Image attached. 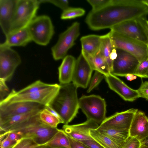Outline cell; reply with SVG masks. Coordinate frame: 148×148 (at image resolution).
Segmentation results:
<instances>
[{"label": "cell", "mask_w": 148, "mask_h": 148, "mask_svg": "<svg viewBox=\"0 0 148 148\" xmlns=\"http://www.w3.org/2000/svg\"><path fill=\"white\" fill-rule=\"evenodd\" d=\"M89 148H104L94 139L80 141Z\"/></svg>", "instance_id": "40"}, {"label": "cell", "mask_w": 148, "mask_h": 148, "mask_svg": "<svg viewBox=\"0 0 148 148\" xmlns=\"http://www.w3.org/2000/svg\"><path fill=\"white\" fill-rule=\"evenodd\" d=\"M38 145L31 138H22L18 141L11 148H34Z\"/></svg>", "instance_id": "33"}, {"label": "cell", "mask_w": 148, "mask_h": 148, "mask_svg": "<svg viewBox=\"0 0 148 148\" xmlns=\"http://www.w3.org/2000/svg\"><path fill=\"white\" fill-rule=\"evenodd\" d=\"M148 73V54L147 58L139 62L134 75L141 78H146Z\"/></svg>", "instance_id": "32"}, {"label": "cell", "mask_w": 148, "mask_h": 148, "mask_svg": "<svg viewBox=\"0 0 148 148\" xmlns=\"http://www.w3.org/2000/svg\"><path fill=\"white\" fill-rule=\"evenodd\" d=\"M39 116L43 123L52 128H57L58 125L61 123L60 121L45 107L40 112Z\"/></svg>", "instance_id": "29"}, {"label": "cell", "mask_w": 148, "mask_h": 148, "mask_svg": "<svg viewBox=\"0 0 148 148\" xmlns=\"http://www.w3.org/2000/svg\"><path fill=\"white\" fill-rule=\"evenodd\" d=\"M130 136L140 141L148 136V118L144 112L138 110L129 130Z\"/></svg>", "instance_id": "18"}, {"label": "cell", "mask_w": 148, "mask_h": 148, "mask_svg": "<svg viewBox=\"0 0 148 148\" xmlns=\"http://www.w3.org/2000/svg\"><path fill=\"white\" fill-rule=\"evenodd\" d=\"M39 1L40 3H52L63 11L69 7V1L67 0H40Z\"/></svg>", "instance_id": "36"}, {"label": "cell", "mask_w": 148, "mask_h": 148, "mask_svg": "<svg viewBox=\"0 0 148 148\" xmlns=\"http://www.w3.org/2000/svg\"><path fill=\"white\" fill-rule=\"evenodd\" d=\"M101 43L100 51L109 66L111 73L113 61L117 56L116 49L112 41L109 33L101 36Z\"/></svg>", "instance_id": "23"}, {"label": "cell", "mask_w": 148, "mask_h": 148, "mask_svg": "<svg viewBox=\"0 0 148 148\" xmlns=\"http://www.w3.org/2000/svg\"><path fill=\"white\" fill-rule=\"evenodd\" d=\"M138 110L131 108L117 112L105 119L100 126L121 130H129L134 116Z\"/></svg>", "instance_id": "14"}, {"label": "cell", "mask_w": 148, "mask_h": 148, "mask_svg": "<svg viewBox=\"0 0 148 148\" xmlns=\"http://www.w3.org/2000/svg\"><path fill=\"white\" fill-rule=\"evenodd\" d=\"M141 145L148 147V136L140 141Z\"/></svg>", "instance_id": "47"}, {"label": "cell", "mask_w": 148, "mask_h": 148, "mask_svg": "<svg viewBox=\"0 0 148 148\" xmlns=\"http://www.w3.org/2000/svg\"><path fill=\"white\" fill-rule=\"evenodd\" d=\"M34 148H66L65 147L56 148L50 146L46 145H38Z\"/></svg>", "instance_id": "48"}, {"label": "cell", "mask_w": 148, "mask_h": 148, "mask_svg": "<svg viewBox=\"0 0 148 148\" xmlns=\"http://www.w3.org/2000/svg\"><path fill=\"white\" fill-rule=\"evenodd\" d=\"M76 59L71 55L66 56L58 68L60 85L69 84L72 81Z\"/></svg>", "instance_id": "21"}, {"label": "cell", "mask_w": 148, "mask_h": 148, "mask_svg": "<svg viewBox=\"0 0 148 148\" xmlns=\"http://www.w3.org/2000/svg\"><path fill=\"white\" fill-rule=\"evenodd\" d=\"M90 135L104 148H122V147L108 136L101 133L96 129L90 131Z\"/></svg>", "instance_id": "27"}, {"label": "cell", "mask_w": 148, "mask_h": 148, "mask_svg": "<svg viewBox=\"0 0 148 148\" xmlns=\"http://www.w3.org/2000/svg\"><path fill=\"white\" fill-rule=\"evenodd\" d=\"M86 146V145H85ZM86 147L87 148H89V147H87L86 146Z\"/></svg>", "instance_id": "53"}, {"label": "cell", "mask_w": 148, "mask_h": 148, "mask_svg": "<svg viewBox=\"0 0 148 148\" xmlns=\"http://www.w3.org/2000/svg\"><path fill=\"white\" fill-rule=\"evenodd\" d=\"M110 29V31L138 41L148 46L147 36L138 19L125 21Z\"/></svg>", "instance_id": "12"}, {"label": "cell", "mask_w": 148, "mask_h": 148, "mask_svg": "<svg viewBox=\"0 0 148 148\" xmlns=\"http://www.w3.org/2000/svg\"><path fill=\"white\" fill-rule=\"evenodd\" d=\"M137 90L140 97L148 100V81L142 82Z\"/></svg>", "instance_id": "39"}, {"label": "cell", "mask_w": 148, "mask_h": 148, "mask_svg": "<svg viewBox=\"0 0 148 148\" xmlns=\"http://www.w3.org/2000/svg\"><path fill=\"white\" fill-rule=\"evenodd\" d=\"M93 70L82 53L76 59L72 77L73 83L77 88H86Z\"/></svg>", "instance_id": "13"}, {"label": "cell", "mask_w": 148, "mask_h": 148, "mask_svg": "<svg viewBox=\"0 0 148 148\" xmlns=\"http://www.w3.org/2000/svg\"><path fill=\"white\" fill-rule=\"evenodd\" d=\"M99 125L94 121L87 120L79 124L68 125H64L62 130L70 137L80 141L93 140L89 133L90 131L96 129Z\"/></svg>", "instance_id": "16"}, {"label": "cell", "mask_w": 148, "mask_h": 148, "mask_svg": "<svg viewBox=\"0 0 148 148\" xmlns=\"http://www.w3.org/2000/svg\"><path fill=\"white\" fill-rule=\"evenodd\" d=\"M45 106L33 102H21L0 105V120L28 113L34 110H42Z\"/></svg>", "instance_id": "15"}, {"label": "cell", "mask_w": 148, "mask_h": 148, "mask_svg": "<svg viewBox=\"0 0 148 148\" xmlns=\"http://www.w3.org/2000/svg\"><path fill=\"white\" fill-rule=\"evenodd\" d=\"M5 37V40L3 44L11 47H24L32 41L27 27L10 32Z\"/></svg>", "instance_id": "20"}, {"label": "cell", "mask_w": 148, "mask_h": 148, "mask_svg": "<svg viewBox=\"0 0 148 148\" xmlns=\"http://www.w3.org/2000/svg\"><path fill=\"white\" fill-rule=\"evenodd\" d=\"M16 142L12 141L6 137L0 141V148H11Z\"/></svg>", "instance_id": "42"}, {"label": "cell", "mask_w": 148, "mask_h": 148, "mask_svg": "<svg viewBox=\"0 0 148 148\" xmlns=\"http://www.w3.org/2000/svg\"><path fill=\"white\" fill-rule=\"evenodd\" d=\"M104 77L105 76L103 74L98 71H95L94 75L91 80L89 87L87 91V92H90L96 87Z\"/></svg>", "instance_id": "34"}, {"label": "cell", "mask_w": 148, "mask_h": 148, "mask_svg": "<svg viewBox=\"0 0 148 148\" xmlns=\"http://www.w3.org/2000/svg\"><path fill=\"white\" fill-rule=\"evenodd\" d=\"M67 136L69 140L71 148H87L80 141Z\"/></svg>", "instance_id": "41"}, {"label": "cell", "mask_w": 148, "mask_h": 148, "mask_svg": "<svg viewBox=\"0 0 148 148\" xmlns=\"http://www.w3.org/2000/svg\"><path fill=\"white\" fill-rule=\"evenodd\" d=\"M148 7L139 0H112L108 5L99 10H91L85 22L93 30L112 27L127 21L145 18Z\"/></svg>", "instance_id": "1"}, {"label": "cell", "mask_w": 148, "mask_h": 148, "mask_svg": "<svg viewBox=\"0 0 148 148\" xmlns=\"http://www.w3.org/2000/svg\"><path fill=\"white\" fill-rule=\"evenodd\" d=\"M21 60L18 53L11 47L0 44V78L6 82L11 79Z\"/></svg>", "instance_id": "10"}, {"label": "cell", "mask_w": 148, "mask_h": 148, "mask_svg": "<svg viewBox=\"0 0 148 148\" xmlns=\"http://www.w3.org/2000/svg\"><path fill=\"white\" fill-rule=\"evenodd\" d=\"M79 108L87 120H92L100 125L106 118V102L99 96L83 95L79 99Z\"/></svg>", "instance_id": "7"}, {"label": "cell", "mask_w": 148, "mask_h": 148, "mask_svg": "<svg viewBox=\"0 0 148 148\" xmlns=\"http://www.w3.org/2000/svg\"><path fill=\"white\" fill-rule=\"evenodd\" d=\"M96 130L112 139L122 147L130 136L129 130H119L103 127L99 125Z\"/></svg>", "instance_id": "26"}, {"label": "cell", "mask_w": 148, "mask_h": 148, "mask_svg": "<svg viewBox=\"0 0 148 148\" xmlns=\"http://www.w3.org/2000/svg\"><path fill=\"white\" fill-rule=\"evenodd\" d=\"M17 0H0V25L5 36L10 32Z\"/></svg>", "instance_id": "19"}, {"label": "cell", "mask_w": 148, "mask_h": 148, "mask_svg": "<svg viewBox=\"0 0 148 148\" xmlns=\"http://www.w3.org/2000/svg\"><path fill=\"white\" fill-rule=\"evenodd\" d=\"M53 115L57 118L60 121L61 123H64L63 121L58 113L52 107L51 105L45 106Z\"/></svg>", "instance_id": "45"}, {"label": "cell", "mask_w": 148, "mask_h": 148, "mask_svg": "<svg viewBox=\"0 0 148 148\" xmlns=\"http://www.w3.org/2000/svg\"><path fill=\"white\" fill-rule=\"evenodd\" d=\"M142 1L148 7V0H143Z\"/></svg>", "instance_id": "49"}, {"label": "cell", "mask_w": 148, "mask_h": 148, "mask_svg": "<svg viewBox=\"0 0 148 148\" xmlns=\"http://www.w3.org/2000/svg\"><path fill=\"white\" fill-rule=\"evenodd\" d=\"M60 87L57 84L51 85L37 92L26 94H18L13 89L7 96L0 102V105L15 102H29L40 103L45 106L51 105Z\"/></svg>", "instance_id": "4"}, {"label": "cell", "mask_w": 148, "mask_h": 148, "mask_svg": "<svg viewBox=\"0 0 148 148\" xmlns=\"http://www.w3.org/2000/svg\"><path fill=\"white\" fill-rule=\"evenodd\" d=\"M104 77L110 88L124 100L133 101L140 97L137 90L130 88L116 76L110 73Z\"/></svg>", "instance_id": "17"}, {"label": "cell", "mask_w": 148, "mask_h": 148, "mask_svg": "<svg viewBox=\"0 0 148 148\" xmlns=\"http://www.w3.org/2000/svg\"><path fill=\"white\" fill-rule=\"evenodd\" d=\"M127 80L132 81L136 79L137 78V76L136 75L131 74H128L125 76Z\"/></svg>", "instance_id": "46"}, {"label": "cell", "mask_w": 148, "mask_h": 148, "mask_svg": "<svg viewBox=\"0 0 148 148\" xmlns=\"http://www.w3.org/2000/svg\"><path fill=\"white\" fill-rule=\"evenodd\" d=\"M44 83L40 80L36 81L26 87L16 92L18 94H26L33 93L43 89L51 85Z\"/></svg>", "instance_id": "30"}, {"label": "cell", "mask_w": 148, "mask_h": 148, "mask_svg": "<svg viewBox=\"0 0 148 148\" xmlns=\"http://www.w3.org/2000/svg\"><path fill=\"white\" fill-rule=\"evenodd\" d=\"M27 28L32 41L40 45L48 44L54 33L51 19L45 15L36 16Z\"/></svg>", "instance_id": "6"}, {"label": "cell", "mask_w": 148, "mask_h": 148, "mask_svg": "<svg viewBox=\"0 0 148 148\" xmlns=\"http://www.w3.org/2000/svg\"><path fill=\"white\" fill-rule=\"evenodd\" d=\"M40 3L39 0H17L9 33L27 27L36 16Z\"/></svg>", "instance_id": "5"}, {"label": "cell", "mask_w": 148, "mask_h": 148, "mask_svg": "<svg viewBox=\"0 0 148 148\" xmlns=\"http://www.w3.org/2000/svg\"><path fill=\"white\" fill-rule=\"evenodd\" d=\"M77 88L73 83L60 85L51 105L59 115L64 125H68L78 113L79 108Z\"/></svg>", "instance_id": "2"}, {"label": "cell", "mask_w": 148, "mask_h": 148, "mask_svg": "<svg viewBox=\"0 0 148 148\" xmlns=\"http://www.w3.org/2000/svg\"><path fill=\"white\" fill-rule=\"evenodd\" d=\"M146 20L145 18H141L138 19L139 23L143 28L147 36L148 40V28L147 25Z\"/></svg>", "instance_id": "44"}, {"label": "cell", "mask_w": 148, "mask_h": 148, "mask_svg": "<svg viewBox=\"0 0 148 148\" xmlns=\"http://www.w3.org/2000/svg\"><path fill=\"white\" fill-rule=\"evenodd\" d=\"M80 34V24L73 23L59 36L56 43L51 50L53 58L56 60L63 59L68 50L75 44V42Z\"/></svg>", "instance_id": "8"}, {"label": "cell", "mask_w": 148, "mask_h": 148, "mask_svg": "<svg viewBox=\"0 0 148 148\" xmlns=\"http://www.w3.org/2000/svg\"><path fill=\"white\" fill-rule=\"evenodd\" d=\"M7 135L8 138L11 141L16 142L22 138L21 136L17 133L11 131H8Z\"/></svg>", "instance_id": "43"}, {"label": "cell", "mask_w": 148, "mask_h": 148, "mask_svg": "<svg viewBox=\"0 0 148 148\" xmlns=\"http://www.w3.org/2000/svg\"><path fill=\"white\" fill-rule=\"evenodd\" d=\"M140 141L136 138L129 136L123 144L122 148H140Z\"/></svg>", "instance_id": "37"}, {"label": "cell", "mask_w": 148, "mask_h": 148, "mask_svg": "<svg viewBox=\"0 0 148 148\" xmlns=\"http://www.w3.org/2000/svg\"><path fill=\"white\" fill-rule=\"evenodd\" d=\"M117 56L113 61L111 73L123 77L134 75L139 62L134 56L124 50L116 49Z\"/></svg>", "instance_id": "11"}, {"label": "cell", "mask_w": 148, "mask_h": 148, "mask_svg": "<svg viewBox=\"0 0 148 148\" xmlns=\"http://www.w3.org/2000/svg\"><path fill=\"white\" fill-rule=\"evenodd\" d=\"M6 82L5 80L0 78V102L2 101L10 93Z\"/></svg>", "instance_id": "38"}, {"label": "cell", "mask_w": 148, "mask_h": 148, "mask_svg": "<svg viewBox=\"0 0 148 148\" xmlns=\"http://www.w3.org/2000/svg\"><path fill=\"white\" fill-rule=\"evenodd\" d=\"M140 148H148V147L141 145L140 147Z\"/></svg>", "instance_id": "50"}, {"label": "cell", "mask_w": 148, "mask_h": 148, "mask_svg": "<svg viewBox=\"0 0 148 148\" xmlns=\"http://www.w3.org/2000/svg\"><path fill=\"white\" fill-rule=\"evenodd\" d=\"M110 37L116 49L125 51L136 57L139 62L148 56V45L142 42L110 31Z\"/></svg>", "instance_id": "9"}, {"label": "cell", "mask_w": 148, "mask_h": 148, "mask_svg": "<svg viewBox=\"0 0 148 148\" xmlns=\"http://www.w3.org/2000/svg\"><path fill=\"white\" fill-rule=\"evenodd\" d=\"M42 110H37L0 120L1 133L7 132L12 127L38 115Z\"/></svg>", "instance_id": "24"}, {"label": "cell", "mask_w": 148, "mask_h": 148, "mask_svg": "<svg viewBox=\"0 0 148 148\" xmlns=\"http://www.w3.org/2000/svg\"><path fill=\"white\" fill-rule=\"evenodd\" d=\"M45 145L56 148H71L67 134L61 129H59L58 132Z\"/></svg>", "instance_id": "28"}, {"label": "cell", "mask_w": 148, "mask_h": 148, "mask_svg": "<svg viewBox=\"0 0 148 148\" xmlns=\"http://www.w3.org/2000/svg\"><path fill=\"white\" fill-rule=\"evenodd\" d=\"M40 120L39 114L11 128L8 131L16 132L22 138L32 139L38 145L45 144L58 132Z\"/></svg>", "instance_id": "3"}, {"label": "cell", "mask_w": 148, "mask_h": 148, "mask_svg": "<svg viewBox=\"0 0 148 148\" xmlns=\"http://www.w3.org/2000/svg\"><path fill=\"white\" fill-rule=\"evenodd\" d=\"M146 22L147 24V26L148 28V20H146Z\"/></svg>", "instance_id": "51"}, {"label": "cell", "mask_w": 148, "mask_h": 148, "mask_svg": "<svg viewBox=\"0 0 148 148\" xmlns=\"http://www.w3.org/2000/svg\"><path fill=\"white\" fill-rule=\"evenodd\" d=\"M146 78H148V73L147 74V75Z\"/></svg>", "instance_id": "52"}, {"label": "cell", "mask_w": 148, "mask_h": 148, "mask_svg": "<svg viewBox=\"0 0 148 148\" xmlns=\"http://www.w3.org/2000/svg\"><path fill=\"white\" fill-rule=\"evenodd\" d=\"M112 0H87V2L92 7V11H96L101 9L109 4Z\"/></svg>", "instance_id": "35"}, {"label": "cell", "mask_w": 148, "mask_h": 148, "mask_svg": "<svg viewBox=\"0 0 148 148\" xmlns=\"http://www.w3.org/2000/svg\"><path fill=\"white\" fill-rule=\"evenodd\" d=\"M85 13V10L82 8L69 7L63 11L60 18L63 20L73 19L81 16Z\"/></svg>", "instance_id": "31"}, {"label": "cell", "mask_w": 148, "mask_h": 148, "mask_svg": "<svg viewBox=\"0 0 148 148\" xmlns=\"http://www.w3.org/2000/svg\"><path fill=\"white\" fill-rule=\"evenodd\" d=\"M80 41L81 53L84 56L94 55L100 50L101 43L100 36L92 34L83 36Z\"/></svg>", "instance_id": "22"}, {"label": "cell", "mask_w": 148, "mask_h": 148, "mask_svg": "<svg viewBox=\"0 0 148 148\" xmlns=\"http://www.w3.org/2000/svg\"><path fill=\"white\" fill-rule=\"evenodd\" d=\"M84 57L93 70L100 72L105 76L111 73L109 66L100 50L94 55Z\"/></svg>", "instance_id": "25"}]
</instances>
